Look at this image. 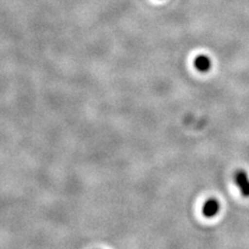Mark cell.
Segmentation results:
<instances>
[{
	"label": "cell",
	"instance_id": "cell-1",
	"mask_svg": "<svg viewBox=\"0 0 249 249\" xmlns=\"http://www.w3.org/2000/svg\"><path fill=\"white\" fill-rule=\"evenodd\" d=\"M235 182L245 197L249 196V178L244 170H238L235 174Z\"/></svg>",
	"mask_w": 249,
	"mask_h": 249
},
{
	"label": "cell",
	"instance_id": "cell-3",
	"mask_svg": "<svg viewBox=\"0 0 249 249\" xmlns=\"http://www.w3.org/2000/svg\"><path fill=\"white\" fill-rule=\"evenodd\" d=\"M194 66L199 72H208L211 69V60L206 55H199L194 60Z\"/></svg>",
	"mask_w": 249,
	"mask_h": 249
},
{
	"label": "cell",
	"instance_id": "cell-2",
	"mask_svg": "<svg viewBox=\"0 0 249 249\" xmlns=\"http://www.w3.org/2000/svg\"><path fill=\"white\" fill-rule=\"evenodd\" d=\"M220 210V204L216 198H210L208 199L204 207H202V213L208 218L214 217Z\"/></svg>",
	"mask_w": 249,
	"mask_h": 249
}]
</instances>
